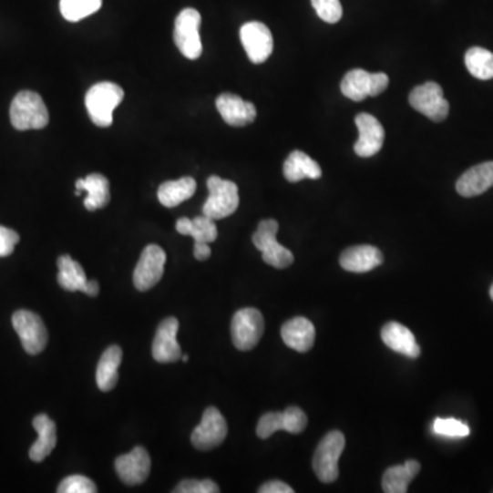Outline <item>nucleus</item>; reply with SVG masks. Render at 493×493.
I'll use <instances>...</instances> for the list:
<instances>
[{
	"instance_id": "4468645a",
	"label": "nucleus",
	"mask_w": 493,
	"mask_h": 493,
	"mask_svg": "<svg viewBox=\"0 0 493 493\" xmlns=\"http://www.w3.org/2000/svg\"><path fill=\"white\" fill-rule=\"evenodd\" d=\"M307 427V416L302 408L288 407L284 413H268L261 416L258 422L257 435L258 437H271L277 430H285V432L299 435Z\"/></svg>"
},
{
	"instance_id": "7ed1b4c3",
	"label": "nucleus",
	"mask_w": 493,
	"mask_h": 493,
	"mask_svg": "<svg viewBox=\"0 0 493 493\" xmlns=\"http://www.w3.org/2000/svg\"><path fill=\"white\" fill-rule=\"evenodd\" d=\"M345 437L339 430L329 432L315 449L313 468L324 484H332L339 477V459L344 451Z\"/></svg>"
},
{
	"instance_id": "c756f323",
	"label": "nucleus",
	"mask_w": 493,
	"mask_h": 493,
	"mask_svg": "<svg viewBox=\"0 0 493 493\" xmlns=\"http://www.w3.org/2000/svg\"><path fill=\"white\" fill-rule=\"evenodd\" d=\"M58 282L65 291L83 293L88 280L80 263L76 262L69 255H62L58 260Z\"/></svg>"
},
{
	"instance_id": "2eb2a0df",
	"label": "nucleus",
	"mask_w": 493,
	"mask_h": 493,
	"mask_svg": "<svg viewBox=\"0 0 493 493\" xmlns=\"http://www.w3.org/2000/svg\"><path fill=\"white\" fill-rule=\"evenodd\" d=\"M359 130V139L354 146V151L358 157L369 158L378 154L385 140V130L372 114L361 113L355 118Z\"/></svg>"
},
{
	"instance_id": "473e14b6",
	"label": "nucleus",
	"mask_w": 493,
	"mask_h": 493,
	"mask_svg": "<svg viewBox=\"0 0 493 493\" xmlns=\"http://www.w3.org/2000/svg\"><path fill=\"white\" fill-rule=\"evenodd\" d=\"M313 7L321 20L328 24H336L342 20L343 7L340 0H312Z\"/></svg>"
},
{
	"instance_id": "a211bd4d",
	"label": "nucleus",
	"mask_w": 493,
	"mask_h": 493,
	"mask_svg": "<svg viewBox=\"0 0 493 493\" xmlns=\"http://www.w3.org/2000/svg\"><path fill=\"white\" fill-rule=\"evenodd\" d=\"M221 117L231 127H245L257 118V108L252 102H245L233 94H222L215 102Z\"/></svg>"
},
{
	"instance_id": "20e7f679",
	"label": "nucleus",
	"mask_w": 493,
	"mask_h": 493,
	"mask_svg": "<svg viewBox=\"0 0 493 493\" xmlns=\"http://www.w3.org/2000/svg\"><path fill=\"white\" fill-rule=\"evenodd\" d=\"M209 198L203 204V215L218 221L229 217L239 207V188L233 181L211 176L207 180Z\"/></svg>"
},
{
	"instance_id": "f257e3e1",
	"label": "nucleus",
	"mask_w": 493,
	"mask_h": 493,
	"mask_svg": "<svg viewBox=\"0 0 493 493\" xmlns=\"http://www.w3.org/2000/svg\"><path fill=\"white\" fill-rule=\"evenodd\" d=\"M124 99V89L118 84H95L86 95V108L97 127L108 128L113 124V113Z\"/></svg>"
},
{
	"instance_id": "cd10ccee",
	"label": "nucleus",
	"mask_w": 493,
	"mask_h": 493,
	"mask_svg": "<svg viewBox=\"0 0 493 493\" xmlns=\"http://www.w3.org/2000/svg\"><path fill=\"white\" fill-rule=\"evenodd\" d=\"M421 470V465L416 460H407L405 465L392 466L383 476V489L386 493H406L408 484Z\"/></svg>"
},
{
	"instance_id": "f3484780",
	"label": "nucleus",
	"mask_w": 493,
	"mask_h": 493,
	"mask_svg": "<svg viewBox=\"0 0 493 493\" xmlns=\"http://www.w3.org/2000/svg\"><path fill=\"white\" fill-rule=\"evenodd\" d=\"M116 471L127 485L143 484L151 471V459L143 447H136L129 454L121 455L116 460Z\"/></svg>"
},
{
	"instance_id": "1a4fd4ad",
	"label": "nucleus",
	"mask_w": 493,
	"mask_h": 493,
	"mask_svg": "<svg viewBox=\"0 0 493 493\" xmlns=\"http://www.w3.org/2000/svg\"><path fill=\"white\" fill-rule=\"evenodd\" d=\"M408 100L414 110L424 114L432 121L441 122L448 117L449 103L444 98L443 88L437 83L429 81V83L416 87L411 91Z\"/></svg>"
},
{
	"instance_id": "c85d7f7f",
	"label": "nucleus",
	"mask_w": 493,
	"mask_h": 493,
	"mask_svg": "<svg viewBox=\"0 0 493 493\" xmlns=\"http://www.w3.org/2000/svg\"><path fill=\"white\" fill-rule=\"evenodd\" d=\"M196 192V181L192 177H182L176 181H166L158 190V199L165 207L179 206L182 201L192 198Z\"/></svg>"
},
{
	"instance_id": "dca6fc26",
	"label": "nucleus",
	"mask_w": 493,
	"mask_h": 493,
	"mask_svg": "<svg viewBox=\"0 0 493 493\" xmlns=\"http://www.w3.org/2000/svg\"><path fill=\"white\" fill-rule=\"evenodd\" d=\"M179 321L177 318L169 317L159 324L152 343V356L159 364H171L181 359L182 353L179 342Z\"/></svg>"
},
{
	"instance_id": "a19ab883",
	"label": "nucleus",
	"mask_w": 493,
	"mask_h": 493,
	"mask_svg": "<svg viewBox=\"0 0 493 493\" xmlns=\"http://www.w3.org/2000/svg\"><path fill=\"white\" fill-rule=\"evenodd\" d=\"M181 359H182V362H188V361H190V356H188V355H182V356H181Z\"/></svg>"
},
{
	"instance_id": "9b49d317",
	"label": "nucleus",
	"mask_w": 493,
	"mask_h": 493,
	"mask_svg": "<svg viewBox=\"0 0 493 493\" xmlns=\"http://www.w3.org/2000/svg\"><path fill=\"white\" fill-rule=\"evenodd\" d=\"M166 252L159 245H147L133 273L136 290L146 293L154 288L165 273Z\"/></svg>"
},
{
	"instance_id": "5701e85b",
	"label": "nucleus",
	"mask_w": 493,
	"mask_h": 493,
	"mask_svg": "<svg viewBox=\"0 0 493 493\" xmlns=\"http://www.w3.org/2000/svg\"><path fill=\"white\" fill-rule=\"evenodd\" d=\"M381 339L386 347L408 358H418L421 350L410 329L399 323H388L381 329Z\"/></svg>"
},
{
	"instance_id": "4c0bfd02",
	"label": "nucleus",
	"mask_w": 493,
	"mask_h": 493,
	"mask_svg": "<svg viewBox=\"0 0 493 493\" xmlns=\"http://www.w3.org/2000/svg\"><path fill=\"white\" fill-rule=\"evenodd\" d=\"M260 493H293V488L282 481H269L258 490Z\"/></svg>"
},
{
	"instance_id": "9d476101",
	"label": "nucleus",
	"mask_w": 493,
	"mask_h": 493,
	"mask_svg": "<svg viewBox=\"0 0 493 493\" xmlns=\"http://www.w3.org/2000/svg\"><path fill=\"white\" fill-rule=\"evenodd\" d=\"M13 326L26 353L37 355L45 351L48 343V332L39 315L28 310H18L13 315Z\"/></svg>"
},
{
	"instance_id": "f8f14e48",
	"label": "nucleus",
	"mask_w": 493,
	"mask_h": 493,
	"mask_svg": "<svg viewBox=\"0 0 493 493\" xmlns=\"http://www.w3.org/2000/svg\"><path fill=\"white\" fill-rule=\"evenodd\" d=\"M228 435V424L220 410L215 407H209L204 410L203 418H201L199 426L190 436L192 446L200 451H210L217 448L225 441Z\"/></svg>"
},
{
	"instance_id": "f03ea898",
	"label": "nucleus",
	"mask_w": 493,
	"mask_h": 493,
	"mask_svg": "<svg viewBox=\"0 0 493 493\" xmlns=\"http://www.w3.org/2000/svg\"><path fill=\"white\" fill-rule=\"evenodd\" d=\"M10 121L17 130L43 129L50 121V114L39 94L21 91L10 106Z\"/></svg>"
},
{
	"instance_id": "423d86ee",
	"label": "nucleus",
	"mask_w": 493,
	"mask_h": 493,
	"mask_svg": "<svg viewBox=\"0 0 493 493\" xmlns=\"http://www.w3.org/2000/svg\"><path fill=\"white\" fill-rule=\"evenodd\" d=\"M265 332L262 313L257 309H241L233 315L231 334L234 347L240 351H250L257 347Z\"/></svg>"
},
{
	"instance_id": "ea45409f",
	"label": "nucleus",
	"mask_w": 493,
	"mask_h": 493,
	"mask_svg": "<svg viewBox=\"0 0 493 493\" xmlns=\"http://www.w3.org/2000/svg\"><path fill=\"white\" fill-rule=\"evenodd\" d=\"M83 293H87L88 296H98L99 295V284H98L97 282H94V280H88Z\"/></svg>"
},
{
	"instance_id": "f704fd0d",
	"label": "nucleus",
	"mask_w": 493,
	"mask_h": 493,
	"mask_svg": "<svg viewBox=\"0 0 493 493\" xmlns=\"http://www.w3.org/2000/svg\"><path fill=\"white\" fill-rule=\"evenodd\" d=\"M59 493H95L97 485L86 476H69L59 484Z\"/></svg>"
},
{
	"instance_id": "79ce46f5",
	"label": "nucleus",
	"mask_w": 493,
	"mask_h": 493,
	"mask_svg": "<svg viewBox=\"0 0 493 493\" xmlns=\"http://www.w3.org/2000/svg\"><path fill=\"white\" fill-rule=\"evenodd\" d=\"M489 295H490V299H492L493 301V285L492 287H490Z\"/></svg>"
},
{
	"instance_id": "e433bc0d",
	"label": "nucleus",
	"mask_w": 493,
	"mask_h": 493,
	"mask_svg": "<svg viewBox=\"0 0 493 493\" xmlns=\"http://www.w3.org/2000/svg\"><path fill=\"white\" fill-rule=\"evenodd\" d=\"M20 241V234L13 229L0 226V258L9 257Z\"/></svg>"
},
{
	"instance_id": "7c9ffc66",
	"label": "nucleus",
	"mask_w": 493,
	"mask_h": 493,
	"mask_svg": "<svg viewBox=\"0 0 493 493\" xmlns=\"http://www.w3.org/2000/svg\"><path fill=\"white\" fill-rule=\"evenodd\" d=\"M465 64L471 76L478 80H492L493 54L482 47H471L465 56Z\"/></svg>"
},
{
	"instance_id": "2f4dec72",
	"label": "nucleus",
	"mask_w": 493,
	"mask_h": 493,
	"mask_svg": "<svg viewBox=\"0 0 493 493\" xmlns=\"http://www.w3.org/2000/svg\"><path fill=\"white\" fill-rule=\"evenodd\" d=\"M102 7V0H61L59 9L62 17L69 23H78L97 13Z\"/></svg>"
},
{
	"instance_id": "a878e982",
	"label": "nucleus",
	"mask_w": 493,
	"mask_h": 493,
	"mask_svg": "<svg viewBox=\"0 0 493 493\" xmlns=\"http://www.w3.org/2000/svg\"><path fill=\"white\" fill-rule=\"evenodd\" d=\"M122 362V350L111 345L103 353L97 369V384L100 391L108 392L118 383V369Z\"/></svg>"
},
{
	"instance_id": "c9c22d12",
	"label": "nucleus",
	"mask_w": 493,
	"mask_h": 493,
	"mask_svg": "<svg viewBox=\"0 0 493 493\" xmlns=\"http://www.w3.org/2000/svg\"><path fill=\"white\" fill-rule=\"evenodd\" d=\"M173 492L176 493H217L220 492V487L211 479H184L180 482Z\"/></svg>"
},
{
	"instance_id": "393cba45",
	"label": "nucleus",
	"mask_w": 493,
	"mask_h": 493,
	"mask_svg": "<svg viewBox=\"0 0 493 493\" xmlns=\"http://www.w3.org/2000/svg\"><path fill=\"white\" fill-rule=\"evenodd\" d=\"M177 231L184 236L193 237L195 245L210 244L218 237V229L215 221L206 215L193 218H180L176 225Z\"/></svg>"
},
{
	"instance_id": "0eeeda50",
	"label": "nucleus",
	"mask_w": 493,
	"mask_h": 493,
	"mask_svg": "<svg viewBox=\"0 0 493 493\" xmlns=\"http://www.w3.org/2000/svg\"><path fill=\"white\" fill-rule=\"evenodd\" d=\"M200 24V13L198 10L184 9L180 13L174 26V42L177 48L185 58L192 59V61L200 58L203 53V46L199 35Z\"/></svg>"
},
{
	"instance_id": "39448f33",
	"label": "nucleus",
	"mask_w": 493,
	"mask_h": 493,
	"mask_svg": "<svg viewBox=\"0 0 493 493\" xmlns=\"http://www.w3.org/2000/svg\"><path fill=\"white\" fill-rule=\"evenodd\" d=\"M279 222L276 220H263L252 236L255 247L262 252L263 261L276 269H285L293 263V254L277 241Z\"/></svg>"
},
{
	"instance_id": "58836bf2",
	"label": "nucleus",
	"mask_w": 493,
	"mask_h": 493,
	"mask_svg": "<svg viewBox=\"0 0 493 493\" xmlns=\"http://www.w3.org/2000/svg\"><path fill=\"white\" fill-rule=\"evenodd\" d=\"M193 255L198 261H207L211 255V249H210L209 244L195 245L193 247Z\"/></svg>"
},
{
	"instance_id": "b1692460",
	"label": "nucleus",
	"mask_w": 493,
	"mask_h": 493,
	"mask_svg": "<svg viewBox=\"0 0 493 493\" xmlns=\"http://www.w3.org/2000/svg\"><path fill=\"white\" fill-rule=\"evenodd\" d=\"M34 427L36 429L39 437H37L36 443L29 449V457L34 462H43L56 446V422L46 414H39V416H35Z\"/></svg>"
},
{
	"instance_id": "4be33fe9",
	"label": "nucleus",
	"mask_w": 493,
	"mask_h": 493,
	"mask_svg": "<svg viewBox=\"0 0 493 493\" xmlns=\"http://www.w3.org/2000/svg\"><path fill=\"white\" fill-rule=\"evenodd\" d=\"M282 337L285 345L298 351V353L304 354L312 350L314 345L315 328L312 321L307 318H293L282 325Z\"/></svg>"
},
{
	"instance_id": "6e6552de",
	"label": "nucleus",
	"mask_w": 493,
	"mask_h": 493,
	"mask_svg": "<svg viewBox=\"0 0 493 493\" xmlns=\"http://www.w3.org/2000/svg\"><path fill=\"white\" fill-rule=\"evenodd\" d=\"M389 86V77L385 73H369L364 69H354L344 76L342 81V92L354 102H362L369 97H378Z\"/></svg>"
},
{
	"instance_id": "aec40b11",
	"label": "nucleus",
	"mask_w": 493,
	"mask_h": 493,
	"mask_svg": "<svg viewBox=\"0 0 493 493\" xmlns=\"http://www.w3.org/2000/svg\"><path fill=\"white\" fill-rule=\"evenodd\" d=\"M493 187V162L473 166L457 181V190L463 198L481 195Z\"/></svg>"
},
{
	"instance_id": "6ab92c4d",
	"label": "nucleus",
	"mask_w": 493,
	"mask_h": 493,
	"mask_svg": "<svg viewBox=\"0 0 493 493\" xmlns=\"http://www.w3.org/2000/svg\"><path fill=\"white\" fill-rule=\"evenodd\" d=\"M384 262V255L373 245H355L343 252L340 265L351 273H367Z\"/></svg>"
},
{
	"instance_id": "412c9836",
	"label": "nucleus",
	"mask_w": 493,
	"mask_h": 493,
	"mask_svg": "<svg viewBox=\"0 0 493 493\" xmlns=\"http://www.w3.org/2000/svg\"><path fill=\"white\" fill-rule=\"evenodd\" d=\"M76 195L87 192L84 206L88 211L103 209L110 201V184L105 176L99 173L89 174L86 179L77 180L76 182Z\"/></svg>"
},
{
	"instance_id": "bb28decb",
	"label": "nucleus",
	"mask_w": 493,
	"mask_h": 493,
	"mask_svg": "<svg viewBox=\"0 0 493 493\" xmlns=\"http://www.w3.org/2000/svg\"><path fill=\"white\" fill-rule=\"evenodd\" d=\"M282 171L290 182H299L304 179L318 180L323 176L321 166L302 151L291 152Z\"/></svg>"
},
{
	"instance_id": "72a5a7b5",
	"label": "nucleus",
	"mask_w": 493,
	"mask_h": 493,
	"mask_svg": "<svg viewBox=\"0 0 493 493\" xmlns=\"http://www.w3.org/2000/svg\"><path fill=\"white\" fill-rule=\"evenodd\" d=\"M433 430L447 437H466L470 435L467 425L454 418H437L433 422Z\"/></svg>"
},
{
	"instance_id": "ddd939ff",
	"label": "nucleus",
	"mask_w": 493,
	"mask_h": 493,
	"mask_svg": "<svg viewBox=\"0 0 493 493\" xmlns=\"http://www.w3.org/2000/svg\"><path fill=\"white\" fill-rule=\"evenodd\" d=\"M240 40L252 64H263L273 53V36L265 24L257 21L244 24L240 29Z\"/></svg>"
}]
</instances>
